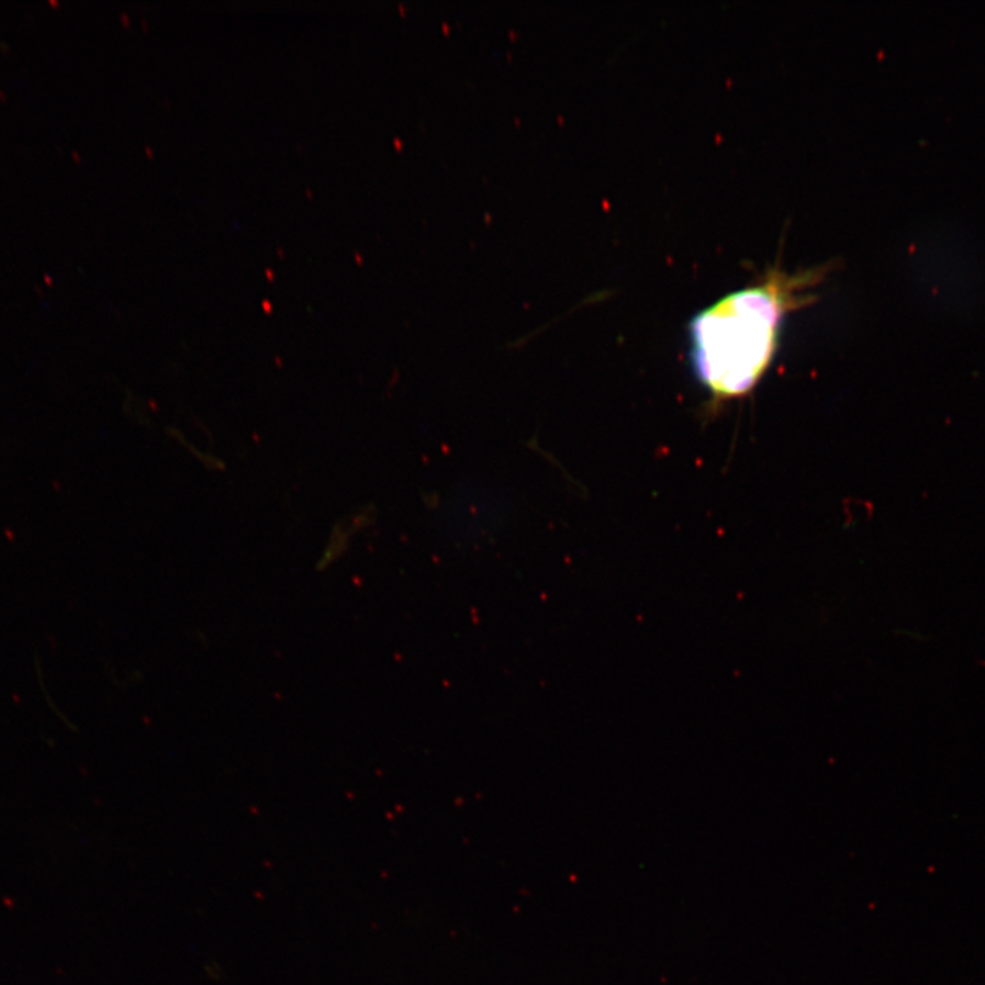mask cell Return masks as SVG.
Wrapping results in <instances>:
<instances>
[{"mask_svg":"<svg viewBox=\"0 0 985 985\" xmlns=\"http://www.w3.org/2000/svg\"><path fill=\"white\" fill-rule=\"evenodd\" d=\"M822 275V267L798 272L773 267L759 282L727 294L694 316L690 356L712 396L730 400L753 391L775 356L784 318L809 302L806 289Z\"/></svg>","mask_w":985,"mask_h":985,"instance_id":"1","label":"cell"},{"mask_svg":"<svg viewBox=\"0 0 985 985\" xmlns=\"http://www.w3.org/2000/svg\"><path fill=\"white\" fill-rule=\"evenodd\" d=\"M0 48H2L3 52H5V53L10 52V47L8 46V43H5V42H0Z\"/></svg>","mask_w":985,"mask_h":985,"instance_id":"2","label":"cell"},{"mask_svg":"<svg viewBox=\"0 0 985 985\" xmlns=\"http://www.w3.org/2000/svg\"><path fill=\"white\" fill-rule=\"evenodd\" d=\"M0 97H2L3 102H5V100H8V98H5V94L2 91V89H0Z\"/></svg>","mask_w":985,"mask_h":985,"instance_id":"3","label":"cell"},{"mask_svg":"<svg viewBox=\"0 0 985 985\" xmlns=\"http://www.w3.org/2000/svg\"><path fill=\"white\" fill-rule=\"evenodd\" d=\"M58 3H59L58 0H49V4L58 5Z\"/></svg>","mask_w":985,"mask_h":985,"instance_id":"4","label":"cell"}]
</instances>
